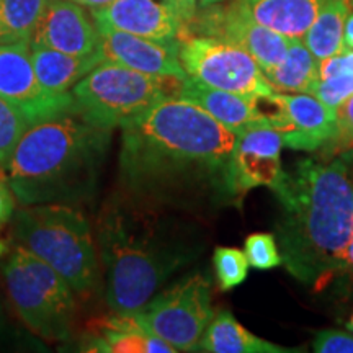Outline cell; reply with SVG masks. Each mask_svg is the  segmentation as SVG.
<instances>
[{
	"label": "cell",
	"instance_id": "7c38bea8",
	"mask_svg": "<svg viewBox=\"0 0 353 353\" xmlns=\"http://www.w3.org/2000/svg\"><path fill=\"white\" fill-rule=\"evenodd\" d=\"M281 134L272 128H250L237 134L229 161V193L244 195L255 187L273 188L283 176Z\"/></svg>",
	"mask_w": 353,
	"mask_h": 353
},
{
	"label": "cell",
	"instance_id": "7a4b0ae2",
	"mask_svg": "<svg viewBox=\"0 0 353 353\" xmlns=\"http://www.w3.org/2000/svg\"><path fill=\"white\" fill-rule=\"evenodd\" d=\"M159 206L117 192L101 205L94 234L113 311L143 307L169 278L198 257L200 247L185 224Z\"/></svg>",
	"mask_w": 353,
	"mask_h": 353
},
{
	"label": "cell",
	"instance_id": "4fadbf2b",
	"mask_svg": "<svg viewBox=\"0 0 353 353\" xmlns=\"http://www.w3.org/2000/svg\"><path fill=\"white\" fill-rule=\"evenodd\" d=\"M97 30L100 33L97 52L101 57V63L121 64L149 76L174 77L180 81L188 77L180 63L179 39L156 41L118 30Z\"/></svg>",
	"mask_w": 353,
	"mask_h": 353
},
{
	"label": "cell",
	"instance_id": "d4e9b609",
	"mask_svg": "<svg viewBox=\"0 0 353 353\" xmlns=\"http://www.w3.org/2000/svg\"><path fill=\"white\" fill-rule=\"evenodd\" d=\"M48 0H0V15L20 41L32 43Z\"/></svg>",
	"mask_w": 353,
	"mask_h": 353
},
{
	"label": "cell",
	"instance_id": "1f68e13d",
	"mask_svg": "<svg viewBox=\"0 0 353 353\" xmlns=\"http://www.w3.org/2000/svg\"><path fill=\"white\" fill-rule=\"evenodd\" d=\"M13 213H15V196L8 185L0 182V224L13 218Z\"/></svg>",
	"mask_w": 353,
	"mask_h": 353
},
{
	"label": "cell",
	"instance_id": "d6a6232c",
	"mask_svg": "<svg viewBox=\"0 0 353 353\" xmlns=\"http://www.w3.org/2000/svg\"><path fill=\"white\" fill-rule=\"evenodd\" d=\"M335 278H347L348 281L353 283V228L350 239H348L345 254H343V259L341 265H339V270L335 273Z\"/></svg>",
	"mask_w": 353,
	"mask_h": 353
},
{
	"label": "cell",
	"instance_id": "74e56055",
	"mask_svg": "<svg viewBox=\"0 0 353 353\" xmlns=\"http://www.w3.org/2000/svg\"><path fill=\"white\" fill-rule=\"evenodd\" d=\"M347 329L352 330V332H353V314L350 316V319H348V322H347Z\"/></svg>",
	"mask_w": 353,
	"mask_h": 353
},
{
	"label": "cell",
	"instance_id": "e0dca14e",
	"mask_svg": "<svg viewBox=\"0 0 353 353\" xmlns=\"http://www.w3.org/2000/svg\"><path fill=\"white\" fill-rule=\"evenodd\" d=\"M175 97L185 99L211 114L216 121L236 134L250 128H267L259 110V97H247L219 90L187 77L180 82Z\"/></svg>",
	"mask_w": 353,
	"mask_h": 353
},
{
	"label": "cell",
	"instance_id": "2e32d148",
	"mask_svg": "<svg viewBox=\"0 0 353 353\" xmlns=\"http://www.w3.org/2000/svg\"><path fill=\"white\" fill-rule=\"evenodd\" d=\"M97 28L118 30L156 41L179 39L183 23L165 0H113L92 10Z\"/></svg>",
	"mask_w": 353,
	"mask_h": 353
},
{
	"label": "cell",
	"instance_id": "836d02e7",
	"mask_svg": "<svg viewBox=\"0 0 353 353\" xmlns=\"http://www.w3.org/2000/svg\"><path fill=\"white\" fill-rule=\"evenodd\" d=\"M17 41H20V39L8 30L6 21L2 20V15H0V46H2V44H12Z\"/></svg>",
	"mask_w": 353,
	"mask_h": 353
},
{
	"label": "cell",
	"instance_id": "ffe728a7",
	"mask_svg": "<svg viewBox=\"0 0 353 353\" xmlns=\"http://www.w3.org/2000/svg\"><path fill=\"white\" fill-rule=\"evenodd\" d=\"M252 19L288 38H303L324 0H242Z\"/></svg>",
	"mask_w": 353,
	"mask_h": 353
},
{
	"label": "cell",
	"instance_id": "cb8c5ba5",
	"mask_svg": "<svg viewBox=\"0 0 353 353\" xmlns=\"http://www.w3.org/2000/svg\"><path fill=\"white\" fill-rule=\"evenodd\" d=\"M312 95L335 110L343 100L353 95V50L341 52L319 63V83Z\"/></svg>",
	"mask_w": 353,
	"mask_h": 353
},
{
	"label": "cell",
	"instance_id": "ba28073f",
	"mask_svg": "<svg viewBox=\"0 0 353 353\" xmlns=\"http://www.w3.org/2000/svg\"><path fill=\"white\" fill-rule=\"evenodd\" d=\"M134 314L145 330L169 342L176 352H196L214 317L211 281L201 273H190L152 296Z\"/></svg>",
	"mask_w": 353,
	"mask_h": 353
},
{
	"label": "cell",
	"instance_id": "f35d334b",
	"mask_svg": "<svg viewBox=\"0 0 353 353\" xmlns=\"http://www.w3.org/2000/svg\"><path fill=\"white\" fill-rule=\"evenodd\" d=\"M350 2H352V6H353V0H350Z\"/></svg>",
	"mask_w": 353,
	"mask_h": 353
},
{
	"label": "cell",
	"instance_id": "8fae6325",
	"mask_svg": "<svg viewBox=\"0 0 353 353\" xmlns=\"http://www.w3.org/2000/svg\"><path fill=\"white\" fill-rule=\"evenodd\" d=\"M0 99L15 105L30 126L74 112L72 92L56 94L38 81L28 41L0 46Z\"/></svg>",
	"mask_w": 353,
	"mask_h": 353
},
{
	"label": "cell",
	"instance_id": "ac0fdd59",
	"mask_svg": "<svg viewBox=\"0 0 353 353\" xmlns=\"http://www.w3.org/2000/svg\"><path fill=\"white\" fill-rule=\"evenodd\" d=\"M85 352L105 353H175L169 342L143 327L134 311H114L101 319L88 335Z\"/></svg>",
	"mask_w": 353,
	"mask_h": 353
},
{
	"label": "cell",
	"instance_id": "6da1fadb",
	"mask_svg": "<svg viewBox=\"0 0 353 353\" xmlns=\"http://www.w3.org/2000/svg\"><path fill=\"white\" fill-rule=\"evenodd\" d=\"M236 139L198 105L167 97L121 126V192L156 206H193L229 193Z\"/></svg>",
	"mask_w": 353,
	"mask_h": 353
},
{
	"label": "cell",
	"instance_id": "4dcf8cb0",
	"mask_svg": "<svg viewBox=\"0 0 353 353\" xmlns=\"http://www.w3.org/2000/svg\"><path fill=\"white\" fill-rule=\"evenodd\" d=\"M172 10L176 13L182 23H188L198 12V0H165Z\"/></svg>",
	"mask_w": 353,
	"mask_h": 353
},
{
	"label": "cell",
	"instance_id": "484cf974",
	"mask_svg": "<svg viewBox=\"0 0 353 353\" xmlns=\"http://www.w3.org/2000/svg\"><path fill=\"white\" fill-rule=\"evenodd\" d=\"M30 128L28 120L10 101L0 99V169L7 170L8 162L21 136Z\"/></svg>",
	"mask_w": 353,
	"mask_h": 353
},
{
	"label": "cell",
	"instance_id": "30bf717a",
	"mask_svg": "<svg viewBox=\"0 0 353 353\" xmlns=\"http://www.w3.org/2000/svg\"><path fill=\"white\" fill-rule=\"evenodd\" d=\"M214 37L245 50L263 72L283 63L290 38L252 19L242 0L228 6H210L196 12L192 21L182 26L180 37Z\"/></svg>",
	"mask_w": 353,
	"mask_h": 353
},
{
	"label": "cell",
	"instance_id": "8992f818",
	"mask_svg": "<svg viewBox=\"0 0 353 353\" xmlns=\"http://www.w3.org/2000/svg\"><path fill=\"white\" fill-rule=\"evenodd\" d=\"M8 298L20 321L48 342L72 335L77 314L76 291L37 255L15 245L0 263Z\"/></svg>",
	"mask_w": 353,
	"mask_h": 353
},
{
	"label": "cell",
	"instance_id": "8d00e7d4",
	"mask_svg": "<svg viewBox=\"0 0 353 353\" xmlns=\"http://www.w3.org/2000/svg\"><path fill=\"white\" fill-rule=\"evenodd\" d=\"M226 0H198V8H205L210 6H216V3H223Z\"/></svg>",
	"mask_w": 353,
	"mask_h": 353
},
{
	"label": "cell",
	"instance_id": "603a6c76",
	"mask_svg": "<svg viewBox=\"0 0 353 353\" xmlns=\"http://www.w3.org/2000/svg\"><path fill=\"white\" fill-rule=\"evenodd\" d=\"M350 0H324L314 21L307 28L303 41L317 59L341 52L343 48V28L350 15Z\"/></svg>",
	"mask_w": 353,
	"mask_h": 353
},
{
	"label": "cell",
	"instance_id": "83f0119b",
	"mask_svg": "<svg viewBox=\"0 0 353 353\" xmlns=\"http://www.w3.org/2000/svg\"><path fill=\"white\" fill-rule=\"evenodd\" d=\"M244 252L250 267L257 270H272L283 263L276 237L268 232L250 234L244 242Z\"/></svg>",
	"mask_w": 353,
	"mask_h": 353
},
{
	"label": "cell",
	"instance_id": "44dd1931",
	"mask_svg": "<svg viewBox=\"0 0 353 353\" xmlns=\"http://www.w3.org/2000/svg\"><path fill=\"white\" fill-rule=\"evenodd\" d=\"M196 352L210 353H286L280 347L249 332L229 311H219L198 342Z\"/></svg>",
	"mask_w": 353,
	"mask_h": 353
},
{
	"label": "cell",
	"instance_id": "7402d4cb",
	"mask_svg": "<svg viewBox=\"0 0 353 353\" xmlns=\"http://www.w3.org/2000/svg\"><path fill=\"white\" fill-rule=\"evenodd\" d=\"M319 63L303 38H290L283 63L263 74L278 94L312 95L319 83Z\"/></svg>",
	"mask_w": 353,
	"mask_h": 353
},
{
	"label": "cell",
	"instance_id": "d6986e66",
	"mask_svg": "<svg viewBox=\"0 0 353 353\" xmlns=\"http://www.w3.org/2000/svg\"><path fill=\"white\" fill-rule=\"evenodd\" d=\"M32 63L38 81L48 90L65 94L101 63L99 52L87 56H72L43 46H32Z\"/></svg>",
	"mask_w": 353,
	"mask_h": 353
},
{
	"label": "cell",
	"instance_id": "5bb4252c",
	"mask_svg": "<svg viewBox=\"0 0 353 353\" xmlns=\"http://www.w3.org/2000/svg\"><path fill=\"white\" fill-rule=\"evenodd\" d=\"M278 100L281 114L275 131L280 132L286 148L312 152L337 139L335 110L314 95L278 94Z\"/></svg>",
	"mask_w": 353,
	"mask_h": 353
},
{
	"label": "cell",
	"instance_id": "9c48e42d",
	"mask_svg": "<svg viewBox=\"0 0 353 353\" xmlns=\"http://www.w3.org/2000/svg\"><path fill=\"white\" fill-rule=\"evenodd\" d=\"M179 57L188 77L247 97L275 94L257 61L241 46L214 37L179 38Z\"/></svg>",
	"mask_w": 353,
	"mask_h": 353
},
{
	"label": "cell",
	"instance_id": "f1b7e54d",
	"mask_svg": "<svg viewBox=\"0 0 353 353\" xmlns=\"http://www.w3.org/2000/svg\"><path fill=\"white\" fill-rule=\"evenodd\" d=\"M312 350L316 353H353V335L335 329L319 330L312 342Z\"/></svg>",
	"mask_w": 353,
	"mask_h": 353
},
{
	"label": "cell",
	"instance_id": "277c9868",
	"mask_svg": "<svg viewBox=\"0 0 353 353\" xmlns=\"http://www.w3.org/2000/svg\"><path fill=\"white\" fill-rule=\"evenodd\" d=\"M112 130L69 112L30 126L8 162L7 179L21 206H76L95 196Z\"/></svg>",
	"mask_w": 353,
	"mask_h": 353
},
{
	"label": "cell",
	"instance_id": "f546056e",
	"mask_svg": "<svg viewBox=\"0 0 353 353\" xmlns=\"http://www.w3.org/2000/svg\"><path fill=\"white\" fill-rule=\"evenodd\" d=\"M335 118H337V139L348 148H353V95L335 108Z\"/></svg>",
	"mask_w": 353,
	"mask_h": 353
},
{
	"label": "cell",
	"instance_id": "4316f807",
	"mask_svg": "<svg viewBox=\"0 0 353 353\" xmlns=\"http://www.w3.org/2000/svg\"><path fill=\"white\" fill-rule=\"evenodd\" d=\"M213 265L221 291H229L242 285L249 273V260L245 252L236 247H216Z\"/></svg>",
	"mask_w": 353,
	"mask_h": 353
},
{
	"label": "cell",
	"instance_id": "5b68a950",
	"mask_svg": "<svg viewBox=\"0 0 353 353\" xmlns=\"http://www.w3.org/2000/svg\"><path fill=\"white\" fill-rule=\"evenodd\" d=\"M17 245L51 265L83 298L99 293L103 272L90 221L76 206L48 203L13 213Z\"/></svg>",
	"mask_w": 353,
	"mask_h": 353
},
{
	"label": "cell",
	"instance_id": "e575fe53",
	"mask_svg": "<svg viewBox=\"0 0 353 353\" xmlns=\"http://www.w3.org/2000/svg\"><path fill=\"white\" fill-rule=\"evenodd\" d=\"M343 46L353 50V13L347 17L345 28H343Z\"/></svg>",
	"mask_w": 353,
	"mask_h": 353
},
{
	"label": "cell",
	"instance_id": "9a60e30c",
	"mask_svg": "<svg viewBox=\"0 0 353 353\" xmlns=\"http://www.w3.org/2000/svg\"><path fill=\"white\" fill-rule=\"evenodd\" d=\"M100 33L83 6L74 0H48L32 38V46H43L72 56L97 52Z\"/></svg>",
	"mask_w": 353,
	"mask_h": 353
},
{
	"label": "cell",
	"instance_id": "52a82bcc",
	"mask_svg": "<svg viewBox=\"0 0 353 353\" xmlns=\"http://www.w3.org/2000/svg\"><path fill=\"white\" fill-rule=\"evenodd\" d=\"M180 79L159 77L114 63H100L72 87L74 112L90 125L113 130L157 101L175 97Z\"/></svg>",
	"mask_w": 353,
	"mask_h": 353
},
{
	"label": "cell",
	"instance_id": "d590c367",
	"mask_svg": "<svg viewBox=\"0 0 353 353\" xmlns=\"http://www.w3.org/2000/svg\"><path fill=\"white\" fill-rule=\"evenodd\" d=\"M74 2L81 3V6L88 7L94 10V8H101V7L108 6V3H112L113 0H74Z\"/></svg>",
	"mask_w": 353,
	"mask_h": 353
},
{
	"label": "cell",
	"instance_id": "3957f363",
	"mask_svg": "<svg viewBox=\"0 0 353 353\" xmlns=\"http://www.w3.org/2000/svg\"><path fill=\"white\" fill-rule=\"evenodd\" d=\"M280 203L276 242L299 283L324 290L335 278L353 228V179L345 162L301 161L272 188Z\"/></svg>",
	"mask_w": 353,
	"mask_h": 353
}]
</instances>
